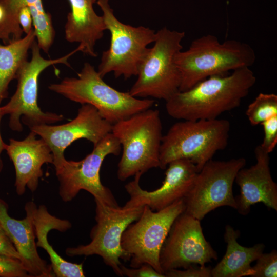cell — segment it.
I'll use <instances>...</instances> for the list:
<instances>
[{"label": "cell", "mask_w": 277, "mask_h": 277, "mask_svg": "<svg viewBox=\"0 0 277 277\" xmlns=\"http://www.w3.org/2000/svg\"><path fill=\"white\" fill-rule=\"evenodd\" d=\"M256 82L250 67L228 75H214L192 88L178 91L166 101L169 116L180 120H214L238 107Z\"/></svg>", "instance_id": "1"}, {"label": "cell", "mask_w": 277, "mask_h": 277, "mask_svg": "<svg viewBox=\"0 0 277 277\" xmlns=\"http://www.w3.org/2000/svg\"><path fill=\"white\" fill-rule=\"evenodd\" d=\"M254 49L235 39L223 43L212 34L193 40L189 48L178 52L175 64L181 76L179 91L189 89L199 82L214 75H225L230 71L250 67L255 61Z\"/></svg>", "instance_id": "2"}, {"label": "cell", "mask_w": 277, "mask_h": 277, "mask_svg": "<svg viewBox=\"0 0 277 277\" xmlns=\"http://www.w3.org/2000/svg\"><path fill=\"white\" fill-rule=\"evenodd\" d=\"M111 133L122 147L117 176L121 181L159 167L163 137L160 111L151 108L112 125Z\"/></svg>", "instance_id": "3"}, {"label": "cell", "mask_w": 277, "mask_h": 277, "mask_svg": "<svg viewBox=\"0 0 277 277\" xmlns=\"http://www.w3.org/2000/svg\"><path fill=\"white\" fill-rule=\"evenodd\" d=\"M48 88L73 102L94 106L112 125L151 108L154 103L153 100L138 98L111 87L89 63H84L77 77H66Z\"/></svg>", "instance_id": "4"}, {"label": "cell", "mask_w": 277, "mask_h": 277, "mask_svg": "<svg viewBox=\"0 0 277 277\" xmlns=\"http://www.w3.org/2000/svg\"><path fill=\"white\" fill-rule=\"evenodd\" d=\"M230 130V122L224 119L175 123L163 135L159 168L164 169L173 161L186 159L200 171L217 151L227 147Z\"/></svg>", "instance_id": "5"}, {"label": "cell", "mask_w": 277, "mask_h": 277, "mask_svg": "<svg viewBox=\"0 0 277 277\" xmlns=\"http://www.w3.org/2000/svg\"><path fill=\"white\" fill-rule=\"evenodd\" d=\"M185 36L183 31L166 27L156 32L154 45L149 48L140 66L137 78L129 91L132 96L166 101L179 91L181 76L174 57L183 49L182 41Z\"/></svg>", "instance_id": "6"}, {"label": "cell", "mask_w": 277, "mask_h": 277, "mask_svg": "<svg viewBox=\"0 0 277 277\" xmlns=\"http://www.w3.org/2000/svg\"><path fill=\"white\" fill-rule=\"evenodd\" d=\"M96 3L103 12L106 30L111 36L109 47L102 53L97 72L103 78L111 72L116 78L137 76L149 49L148 46L155 39L156 32L148 27H133L120 22L109 0H97Z\"/></svg>", "instance_id": "7"}, {"label": "cell", "mask_w": 277, "mask_h": 277, "mask_svg": "<svg viewBox=\"0 0 277 277\" xmlns=\"http://www.w3.org/2000/svg\"><path fill=\"white\" fill-rule=\"evenodd\" d=\"M95 202L96 224L90 232L91 242L67 248L66 254L69 256L99 255L116 275L122 276L120 260L129 261L130 258L122 248V236L127 227L139 218L144 206L129 200L122 207Z\"/></svg>", "instance_id": "8"}, {"label": "cell", "mask_w": 277, "mask_h": 277, "mask_svg": "<svg viewBox=\"0 0 277 277\" xmlns=\"http://www.w3.org/2000/svg\"><path fill=\"white\" fill-rule=\"evenodd\" d=\"M32 57L19 70L16 80V90L9 101L3 106L5 115H9V126L14 131L23 130L22 123L31 127L53 124L64 119L62 114L45 112L37 103L38 78L41 73L48 67L57 64L70 66V56L79 51L78 48L55 59H46L41 54L40 48L35 40L31 47Z\"/></svg>", "instance_id": "9"}, {"label": "cell", "mask_w": 277, "mask_h": 277, "mask_svg": "<svg viewBox=\"0 0 277 277\" xmlns=\"http://www.w3.org/2000/svg\"><path fill=\"white\" fill-rule=\"evenodd\" d=\"M185 209L184 199L156 211L144 206L139 218L127 227L121 238L131 268L147 264L164 275L159 261L161 250L173 222Z\"/></svg>", "instance_id": "10"}, {"label": "cell", "mask_w": 277, "mask_h": 277, "mask_svg": "<svg viewBox=\"0 0 277 277\" xmlns=\"http://www.w3.org/2000/svg\"><path fill=\"white\" fill-rule=\"evenodd\" d=\"M121 146L111 132L94 146L92 151L79 161H66L55 170L59 195L65 202L72 201L81 190L91 194L95 200L109 206L119 207L111 190L103 185L100 172L109 155H118Z\"/></svg>", "instance_id": "11"}, {"label": "cell", "mask_w": 277, "mask_h": 277, "mask_svg": "<svg viewBox=\"0 0 277 277\" xmlns=\"http://www.w3.org/2000/svg\"><path fill=\"white\" fill-rule=\"evenodd\" d=\"M243 157L207 162L199 171L184 198V212L201 221L209 212L222 206L236 209L233 185L239 171L244 167Z\"/></svg>", "instance_id": "12"}, {"label": "cell", "mask_w": 277, "mask_h": 277, "mask_svg": "<svg viewBox=\"0 0 277 277\" xmlns=\"http://www.w3.org/2000/svg\"><path fill=\"white\" fill-rule=\"evenodd\" d=\"M200 221L184 212L175 220L160 254L164 274L192 265L205 266L217 259L216 252L204 237Z\"/></svg>", "instance_id": "13"}, {"label": "cell", "mask_w": 277, "mask_h": 277, "mask_svg": "<svg viewBox=\"0 0 277 277\" xmlns=\"http://www.w3.org/2000/svg\"><path fill=\"white\" fill-rule=\"evenodd\" d=\"M112 126L94 106L83 104L78 109L76 117L68 123L60 125L43 124L29 128L49 146L56 170L66 161L65 150L72 143L86 139L94 146L111 132Z\"/></svg>", "instance_id": "14"}, {"label": "cell", "mask_w": 277, "mask_h": 277, "mask_svg": "<svg viewBox=\"0 0 277 277\" xmlns=\"http://www.w3.org/2000/svg\"><path fill=\"white\" fill-rule=\"evenodd\" d=\"M167 166L162 185L153 191L143 189L140 185L141 176L135 175L134 180L125 186L130 199L156 211L184 199L193 186L199 171L197 168L186 159L173 161Z\"/></svg>", "instance_id": "15"}, {"label": "cell", "mask_w": 277, "mask_h": 277, "mask_svg": "<svg viewBox=\"0 0 277 277\" xmlns=\"http://www.w3.org/2000/svg\"><path fill=\"white\" fill-rule=\"evenodd\" d=\"M31 131L22 141L9 139L5 150L15 171L14 186L18 195L24 194L27 187L32 192L37 189L43 176L42 166L53 163V155L48 144Z\"/></svg>", "instance_id": "16"}, {"label": "cell", "mask_w": 277, "mask_h": 277, "mask_svg": "<svg viewBox=\"0 0 277 277\" xmlns=\"http://www.w3.org/2000/svg\"><path fill=\"white\" fill-rule=\"evenodd\" d=\"M254 154L256 163L241 169L235 179L240 190V195L235 197L236 209L242 215L247 214L251 206L258 203L277 211V185L271 175L269 154L260 145Z\"/></svg>", "instance_id": "17"}, {"label": "cell", "mask_w": 277, "mask_h": 277, "mask_svg": "<svg viewBox=\"0 0 277 277\" xmlns=\"http://www.w3.org/2000/svg\"><path fill=\"white\" fill-rule=\"evenodd\" d=\"M7 203L0 198V224L21 256V261L30 276H55L51 265L42 259L37 251L32 214L28 203L26 217L17 220L8 212Z\"/></svg>", "instance_id": "18"}, {"label": "cell", "mask_w": 277, "mask_h": 277, "mask_svg": "<svg viewBox=\"0 0 277 277\" xmlns=\"http://www.w3.org/2000/svg\"><path fill=\"white\" fill-rule=\"evenodd\" d=\"M5 15L0 23V41L4 44L21 39L23 31L18 22L21 8L28 7L30 11L37 44L47 53L53 42L55 31L52 17L47 12L42 0H0Z\"/></svg>", "instance_id": "19"}, {"label": "cell", "mask_w": 277, "mask_h": 277, "mask_svg": "<svg viewBox=\"0 0 277 277\" xmlns=\"http://www.w3.org/2000/svg\"><path fill=\"white\" fill-rule=\"evenodd\" d=\"M71 11L65 25L66 40L78 43L80 51L92 57L97 56L95 45L106 30L102 16L94 11L93 5L97 0H68Z\"/></svg>", "instance_id": "20"}, {"label": "cell", "mask_w": 277, "mask_h": 277, "mask_svg": "<svg viewBox=\"0 0 277 277\" xmlns=\"http://www.w3.org/2000/svg\"><path fill=\"white\" fill-rule=\"evenodd\" d=\"M32 214V221L37 242L36 246L43 248L48 254L54 276L57 277H84L83 263L76 264L66 261L49 244L47 235L53 229L64 232L72 225L66 220L51 215L44 205L38 207L33 201L27 202Z\"/></svg>", "instance_id": "21"}, {"label": "cell", "mask_w": 277, "mask_h": 277, "mask_svg": "<svg viewBox=\"0 0 277 277\" xmlns=\"http://www.w3.org/2000/svg\"><path fill=\"white\" fill-rule=\"evenodd\" d=\"M240 232L229 225L225 226L224 240L226 251L222 259L211 269L212 277L249 276L251 264L263 253L265 245L259 243L251 247L243 246L237 241Z\"/></svg>", "instance_id": "22"}, {"label": "cell", "mask_w": 277, "mask_h": 277, "mask_svg": "<svg viewBox=\"0 0 277 277\" xmlns=\"http://www.w3.org/2000/svg\"><path fill=\"white\" fill-rule=\"evenodd\" d=\"M35 39L32 28L21 39L4 45L0 43V103L7 97L9 85L27 61L28 51Z\"/></svg>", "instance_id": "23"}, {"label": "cell", "mask_w": 277, "mask_h": 277, "mask_svg": "<svg viewBox=\"0 0 277 277\" xmlns=\"http://www.w3.org/2000/svg\"><path fill=\"white\" fill-rule=\"evenodd\" d=\"M246 115L253 126L276 115L277 95L274 93H260L248 106Z\"/></svg>", "instance_id": "24"}, {"label": "cell", "mask_w": 277, "mask_h": 277, "mask_svg": "<svg viewBox=\"0 0 277 277\" xmlns=\"http://www.w3.org/2000/svg\"><path fill=\"white\" fill-rule=\"evenodd\" d=\"M251 267L249 276L253 277H276L277 276V251L273 250L267 253H263Z\"/></svg>", "instance_id": "25"}, {"label": "cell", "mask_w": 277, "mask_h": 277, "mask_svg": "<svg viewBox=\"0 0 277 277\" xmlns=\"http://www.w3.org/2000/svg\"><path fill=\"white\" fill-rule=\"evenodd\" d=\"M30 276L21 261L0 254V277Z\"/></svg>", "instance_id": "26"}, {"label": "cell", "mask_w": 277, "mask_h": 277, "mask_svg": "<svg viewBox=\"0 0 277 277\" xmlns=\"http://www.w3.org/2000/svg\"><path fill=\"white\" fill-rule=\"evenodd\" d=\"M261 125L263 127L264 136L260 145L269 154L277 144V115L265 121Z\"/></svg>", "instance_id": "27"}, {"label": "cell", "mask_w": 277, "mask_h": 277, "mask_svg": "<svg viewBox=\"0 0 277 277\" xmlns=\"http://www.w3.org/2000/svg\"><path fill=\"white\" fill-rule=\"evenodd\" d=\"M211 269V267L192 265L183 270L179 269L169 270L164 275L168 277H210Z\"/></svg>", "instance_id": "28"}, {"label": "cell", "mask_w": 277, "mask_h": 277, "mask_svg": "<svg viewBox=\"0 0 277 277\" xmlns=\"http://www.w3.org/2000/svg\"><path fill=\"white\" fill-rule=\"evenodd\" d=\"M122 276L128 277H164V275L156 271L151 266L144 264L136 268H129L123 265L121 266Z\"/></svg>", "instance_id": "29"}, {"label": "cell", "mask_w": 277, "mask_h": 277, "mask_svg": "<svg viewBox=\"0 0 277 277\" xmlns=\"http://www.w3.org/2000/svg\"><path fill=\"white\" fill-rule=\"evenodd\" d=\"M0 254L17 259L20 261L21 260V256L1 224Z\"/></svg>", "instance_id": "30"}, {"label": "cell", "mask_w": 277, "mask_h": 277, "mask_svg": "<svg viewBox=\"0 0 277 277\" xmlns=\"http://www.w3.org/2000/svg\"><path fill=\"white\" fill-rule=\"evenodd\" d=\"M18 22L26 34L28 33L33 28L32 18L30 11L28 7H24L21 9L18 14Z\"/></svg>", "instance_id": "31"}, {"label": "cell", "mask_w": 277, "mask_h": 277, "mask_svg": "<svg viewBox=\"0 0 277 277\" xmlns=\"http://www.w3.org/2000/svg\"><path fill=\"white\" fill-rule=\"evenodd\" d=\"M5 115L3 106H0V127L1 123L2 117ZM7 144H6L3 140L1 133L0 129V173L2 172L3 168V161L1 157L2 153L4 150H5Z\"/></svg>", "instance_id": "32"}]
</instances>
